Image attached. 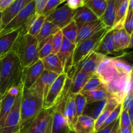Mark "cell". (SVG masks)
<instances>
[{
    "mask_svg": "<svg viewBox=\"0 0 133 133\" xmlns=\"http://www.w3.org/2000/svg\"><path fill=\"white\" fill-rule=\"evenodd\" d=\"M105 28V26L99 19L84 23L78 27V35L75 45L80 42L91 37L97 32Z\"/></svg>",
    "mask_w": 133,
    "mask_h": 133,
    "instance_id": "ac0fdd59",
    "label": "cell"
},
{
    "mask_svg": "<svg viewBox=\"0 0 133 133\" xmlns=\"http://www.w3.org/2000/svg\"><path fill=\"white\" fill-rule=\"evenodd\" d=\"M133 10H128L123 25V29L129 35H132Z\"/></svg>",
    "mask_w": 133,
    "mask_h": 133,
    "instance_id": "7bdbcfd3",
    "label": "cell"
},
{
    "mask_svg": "<svg viewBox=\"0 0 133 133\" xmlns=\"http://www.w3.org/2000/svg\"><path fill=\"white\" fill-rule=\"evenodd\" d=\"M75 133H95V119L85 115H81L77 119L73 127Z\"/></svg>",
    "mask_w": 133,
    "mask_h": 133,
    "instance_id": "d4e9b609",
    "label": "cell"
},
{
    "mask_svg": "<svg viewBox=\"0 0 133 133\" xmlns=\"http://www.w3.org/2000/svg\"><path fill=\"white\" fill-rule=\"evenodd\" d=\"M52 110L43 109L19 133H51Z\"/></svg>",
    "mask_w": 133,
    "mask_h": 133,
    "instance_id": "ba28073f",
    "label": "cell"
},
{
    "mask_svg": "<svg viewBox=\"0 0 133 133\" xmlns=\"http://www.w3.org/2000/svg\"><path fill=\"white\" fill-rule=\"evenodd\" d=\"M75 46V44L63 38L62 45L57 54L63 65L64 72L66 74L69 72L72 67V56Z\"/></svg>",
    "mask_w": 133,
    "mask_h": 133,
    "instance_id": "e0dca14e",
    "label": "cell"
},
{
    "mask_svg": "<svg viewBox=\"0 0 133 133\" xmlns=\"http://www.w3.org/2000/svg\"><path fill=\"white\" fill-rule=\"evenodd\" d=\"M64 116L66 118V120L68 122L71 129L73 130V127L76 122L77 118L76 116L75 96L70 95L68 92L64 110Z\"/></svg>",
    "mask_w": 133,
    "mask_h": 133,
    "instance_id": "f1b7e54d",
    "label": "cell"
},
{
    "mask_svg": "<svg viewBox=\"0 0 133 133\" xmlns=\"http://www.w3.org/2000/svg\"><path fill=\"white\" fill-rule=\"evenodd\" d=\"M112 62L117 70L121 74H129L132 73V65L129 64L124 60L122 59L121 57H112Z\"/></svg>",
    "mask_w": 133,
    "mask_h": 133,
    "instance_id": "74e56055",
    "label": "cell"
},
{
    "mask_svg": "<svg viewBox=\"0 0 133 133\" xmlns=\"http://www.w3.org/2000/svg\"><path fill=\"white\" fill-rule=\"evenodd\" d=\"M35 15V1H32L26 5L5 27L3 28L0 32V36L21 27L27 28L30 22Z\"/></svg>",
    "mask_w": 133,
    "mask_h": 133,
    "instance_id": "8992f818",
    "label": "cell"
},
{
    "mask_svg": "<svg viewBox=\"0 0 133 133\" xmlns=\"http://www.w3.org/2000/svg\"><path fill=\"white\" fill-rule=\"evenodd\" d=\"M116 0H107V6L102 16L99 18L107 29H112L116 18Z\"/></svg>",
    "mask_w": 133,
    "mask_h": 133,
    "instance_id": "f546056e",
    "label": "cell"
},
{
    "mask_svg": "<svg viewBox=\"0 0 133 133\" xmlns=\"http://www.w3.org/2000/svg\"><path fill=\"white\" fill-rule=\"evenodd\" d=\"M23 84L19 87H11L2 96L0 105V132L3 127L6 118L10 112L15 99Z\"/></svg>",
    "mask_w": 133,
    "mask_h": 133,
    "instance_id": "8fae6325",
    "label": "cell"
},
{
    "mask_svg": "<svg viewBox=\"0 0 133 133\" xmlns=\"http://www.w3.org/2000/svg\"><path fill=\"white\" fill-rule=\"evenodd\" d=\"M61 31L64 38H65L66 40L70 41L72 44H76V40L78 35V27L74 21L72 20L67 25L61 29Z\"/></svg>",
    "mask_w": 133,
    "mask_h": 133,
    "instance_id": "d590c367",
    "label": "cell"
},
{
    "mask_svg": "<svg viewBox=\"0 0 133 133\" xmlns=\"http://www.w3.org/2000/svg\"><path fill=\"white\" fill-rule=\"evenodd\" d=\"M45 21V16L43 14L39 16L35 15L27 27V33L33 37H36L40 32Z\"/></svg>",
    "mask_w": 133,
    "mask_h": 133,
    "instance_id": "e575fe53",
    "label": "cell"
},
{
    "mask_svg": "<svg viewBox=\"0 0 133 133\" xmlns=\"http://www.w3.org/2000/svg\"><path fill=\"white\" fill-rule=\"evenodd\" d=\"M127 112H128V114H129V116L130 119H131V122L132 123V120H133V107L130 108V109H129L128 110H127Z\"/></svg>",
    "mask_w": 133,
    "mask_h": 133,
    "instance_id": "db71d44e",
    "label": "cell"
},
{
    "mask_svg": "<svg viewBox=\"0 0 133 133\" xmlns=\"http://www.w3.org/2000/svg\"><path fill=\"white\" fill-rule=\"evenodd\" d=\"M86 104H87V100L85 96L83 94L79 93L75 95V105L77 118L83 115Z\"/></svg>",
    "mask_w": 133,
    "mask_h": 133,
    "instance_id": "ab89813d",
    "label": "cell"
},
{
    "mask_svg": "<svg viewBox=\"0 0 133 133\" xmlns=\"http://www.w3.org/2000/svg\"><path fill=\"white\" fill-rule=\"evenodd\" d=\"M107 101V99L100 101H96V102L87 103L83 115L91 117L96 120L105 108Z\"/></svg>",
    "mask_w": 133,
    "mask_h": 133,
    "instance_id": "4dcf8cb0",
    "label": "cell"
},
{
    "mask_svg": "<svg viewBox=\"0 0 133 133\" xmlns=\"http://www.w3.org/2000/svg\"><path fill=\"white\" fill-rule=\"evenodd\" d=\"M66 5L71 10H75L85 5V0H66Z\"/></svg>",
    "mask_w": 133,
    "mask_h": 133,
    "instance_id": "bcb514c9",
    "label": "cell"
},
{
    "mask_svg": "<svg viewBox=\"0 0 133 133\" xmlns=\"http://www.w3.org/2000/svg\"><path fill=\"white\" fill-rule=\"evenodd\" d=\"M23 85L15 99L10 112L6 118L0 133H19L20 132V104Z\"/></svg>",
    "mask_w": 133,
    "mask_h": 133,
    "instance_id": "9c48e42d",
    "label": "cell"
},
{
    "mask_svg": "<svg viewBox=\"0 0 133 133\" xmlns=\"http://www.w3.org/2000/svg\"><path fill=\"white\" fill-rule=\"evenodd\" d=\"M104 85L110 96L122 103L126 95L132 93V73L120 75Z\"/></svg>",
    "mask_w": 133,
    "mask_h": 133,
    "instance_id": "5b68a950",
    "label": "cell"
},
{
    "mask_svg": "<svg viewBox=\"0 0 133 133\" xmlns=\"http://www.w3.org/2000/svg\"><path fill=\"white\" fill-rule=\"evenodd\" d=\"M86 97L87 103L96 102L102 100L107 99L110 96L108 92L106 87L103 84L95 88L93 90H91L87 93L84 94Z\"/></svg>",
    "mask_w": 133,
    "mask_h": 133,
    "instance_id": "1f68e13d",
    "label": "cell"
},
{
    "mask_svg": "<svg viewBox=\"0 0 133 133\" xmlns=\"http://www.w3.org/2000/svg\"><path fill=\"white\" fill-rule=\"evenodd\" d=\"M108 31L109 29H103L91 37L85 39L77 44L72 56V67L67 74L68 76L70 77L74 76L77 65L90 53L96 50L100 40Z\"/></svg>",
    "mask_w": 133,
    "mask_h": 133,
    "instance_id": "277c9868",
    "label": "cell"
},
{
    "mask_svg": "<svg viewBox=\"0 0 133 133\" xmlns=\"http://www.w3.org/2000/svg\"><path fill=\"white\" fill-rule=\"evenodd\" d=\"M48 0H34L35 5V14L42 15Z\"/></svg>",
    "mask_w": 133,
    "mask_h": 133,
    "instance_id": "7dc6e473",
    "label": "cell"
},
{
    "mask_svg": "<svg viewBox=\"0 0 133 133\" xmlns=\"http://www.w3.org/2000/svg\"><path fill=\"white\" fill-rule=\"evenodd\" d=\"M128 10H133V0H129Z\"/></svg>",
    "mask_w": 133,
    "mask_h": 133,
    "instance_id": "11a10c76",
    "label": "cell"
},
{
    "mask_svg": "<svg viewBox=\"0 0 133 133\" xmlns=\"http://www.w3.org/2000/svg\"><path fill=\"white\" fill-rule=\"evenodd\" d=\"M2 30V22H1V12H0V32Z\"/></svg>",
    "mask_w": 133,
    "mask_h": 133,
    "instance_id": "9f6ffc18",
    "label": "cell"
},
{
    "mask_svg": "<svg viewBox=\"0 0 133 133\" xmlns=\"http://www.w3.org/2000/svg\"><path fill=\"white\" fill-rule=\"evenodd\" d=\"M114 51L119 53L129 48H132V35H129L123 29L114 30Z\"/></svg>",
    "mask_w": 133,
    "mask_h": 133,
    "instance_id": "ffe728a7",
    "label": "cell"
},
{
    "mask_svg": "<svg viewBox=\"0 0 133 133\" xmlns=\"http://www.w3.org/2000/svg\"><path fill=\"white\" fill-rule=\"evenodd\" d=\"M119 103H120L118 102V100L112 96H110L108 97L105 108L101 112L100 115L99 116L98 118L95 120V131H97L99 129H100V128L102 127L107 118L109 117L112 111L115 109L116 107Z\"/></svg>",
    "mask_w": 133,
    "mask_h": 133,
    "instance_id": "83f0119b",
    "label": "cell"
},
{
    "mask_svg": "<svg viewBox=\"0 0 133 133\" xmlns=\"http://www.w3.org/2000/svg\"><path fill=\"white\" fill-rule=\"evenodd\" d=\"M67 78V74L64 73L58 75L51 86L44 99L43 109H52L58 103L64 93Z\"/></svg>",
    "mask_w": 133,
    "mask_h": 133,
    "instance_id": "52a82bcc",
    "label": "cell"
},
{
    "mask_svg": "<svg viewBox=\"0 0 133 133\" xmlns=\"http://www.w3.org/2000/svg\"><path fill=\"white\" fill-rule=\"evenodd\" d=\"M115 122H113V123H111L110 124L108 125H107L106 127H103V128L100 129H99L98 131H96L95 133H110L111 132L112 130L113 127H114Z\"/></svg>",
    "mask_w": 133,
    "mask_h": 133,
    "instance_id": "f907efd6",
    "label": "cell"
},
{
    "mask_svg": "<svg viewBox=\"0 0 133 133\" xmlns=\"http://www.w3.org/2000/svg\"><path fill=\"white\" fill-rule=\"evenodd\" d=\"M85 5L99 19L107 6V0H85Z\"/></svg>",
    "mask_w": 133,
    "mask_h": 133,
    "instance_id": "836d02e7",
    "label": "cell"
},
{
    "mask_svg": "<svg viewBox=\"0 0 133 133\" xmlns=\"http://www.w3.org/2000/svg\"><path fill=\"white\" fill-rule=\"evenodd\" d=\"M51 110V133H69L71 129L66 118L59 112Z\"/></svg>",
    "mask_w": 133,
    "mask_h": 133,
    "instance_id": "cb8c5ba5",
    "label": "cell"
},
{
    "mask_svg": "<svg viewBox=\"0 0 133 133\" xmlns=\"http://www.w3.org/2000/svg\"><path fill=\"white\" fill-rule=\"evenodd\" d=\"M69 133H75V131H74V130H71V131L69 132Z\"/></svg>",
    "mask_w": 133,
    "mask_h": 133,
    "instance_id": "91938a15",
    "label": "cell"
},
{
    "mask_svg": "<svg viewBox=\"0 0 133 133\" xmlns=\"http://www.w3.org/2000/svg\"><path fill=\"white\" fill-rule=\"evenodd\" d=\"M44 70V66L41 60H38L29 67L23 69L22 79L23 89L31 88L40 77Z\"/></svg>",
    "mask_w": 133,
    "mask_h": 133,
    "instance_id": "2e32d148",
    "label": "cell"
},
{
    "mask_svg": "<svg viewBox=\"0 0 133 133\" xmlns=\"http://www.w3.org/2000/svg\"><path fill=\"white\" fill-rule=\"evenodd\" d=\"M23 68L14 51L6 54L1 60L0 94L3 95L11 87L22 84Z\"/></svg>",
    "mask_w": 133,
    "mask_h": 133,
    "instance_id": "6da1fadb",
    "label": "cell"
},
{
    "mask_svg": "<svg viewBox=\"0 0 133 133\" xmlns=\"http://www.w3.org/2000/svg\"><path fill=\"white\" fill-rule=\"evenodd\" d=\"M114 32V29L109 30L104 35L102 39L100 40L94 51L105 56L118 53L114 51V39H113Z\"/></svg>",
    "mask_w": 133,
    "mask_h": 133,
    "instance_id": "44dd1931",
    "label": "cell"
},
{
    "mask_svg": "<svg viewBox=\"0 0 133 133\" xmlns=\"http://www.w3.org/2000/svg\"><path fill=\"white\" fill-rule=\"evenodd\" d=\"M116 18L112 29H123L124 21L128 11L129 0H116Z\"/></svg>",
    "mask_w": 133,
    "mask_h": 133,
    "instance_id": "603a6c76",
    "label": "cell"
},
{
    "mask_svg": "<svg viewBox=\"0 0 133 133\" xmlns=\"http://www.w3.org/2000/svg\"><path fill=\"white\" fill-rule=\"evenodd\" d=\"M41 61L45 71L55 73L57 75L64 73L63 65L57 55L51 53Z\"/></svg>",
    "mask_w": 133,
    "mask_h": 133,
    "instance_id": "4316f807",
    "label": "cell"
},
{
    "mask_svg": "<svg viewBox=\"0 0 133 133\" xmlns=\"http://www.w3.org/2000/svg\"><path fill=\"white\" fill-rule=\"evenodd\" d=\"M119 127H132V123L130 119L128 112L122 109L119 117Z\"/></svg>",
    "mask_w": 133,
    "mask_h": 133,
    "instance_id": "f6af8a7d",
    "label": "cell"
},
{
    "mask_svg": "<svg viewBox=\"0 0 133 133\" xmlns=\"http://www.w3.org/2000/svg\"><path fill=\"white\" fill-rule=\"evenodd\" d=\"M103 84V83L102 81L100 79L99 77L97 74H95L92 77H90L88 79V81L87 82L83 88V89L81 90L80 93L84 94L87 93V92H90V91L93 90L95 88H97V87H99V86H101Z\"/></svg>",
    "mask_w": 133,
    "mask_h": 133,
    "instance_id": "f35d334b",
    "label": "cell"
},
{
    "mask_svg": "<svg viewBox=\"0 0 133 133\" xmlns=\"http://www.w3.org/2000/svg\"><path fill=\"white\" fill-rule=\"evenodd\" d=\"M108 56L103 55L96 51L92 52L77 65L74 75L79 71H83L88 74L94 75L99 65Z\"/></svg>",
    "mask_w": 133,
    "mask_h": 133,
    "instance_id": "4fadbf2b",
    "label": "cell"
},
{
    "mask_svg": "<svg viewBox=\"0 0 133 133\" xmlns=\"http://www.w3.org/2000/svg\"><path fill=\"white\" fill-rule=\"evenodd\" d=\"M98 19L94 13L84 5L75 10L72 20L76 23L77 27H79L87 22H92Z\"/></svg>",
    "mask_w": 133,
    "mask_h": 133,
    "instance_id": "484cf974",
    "label": "cell"
},
{
    "mask_svg": "<svg viewBox=\"0 0 133 133\" xmlns=\"http://www.w3.org/2000/svg\"><path fill=\"white\" fill-rule=\"evenodd\" d=\"M1 60H2V58H0V78H1Z\"/></svg>",
    "mask_w": 133,
    "mask_h": 133,
    "instance_id": "6f0895ef",
    "label": "cell"
},
{
    "mask_svg": "<svg viewBox=\"0 0 133 133\" xmlns=\"http://www.w3.org/2000/svg\"><path fill=\"white\" fill-rule=\"evenodd\" d=\"M38 42L35 37L23 32L16 43L13 51L19 58L23 69L29 67L38 61Z\"/></svg>",
    "mask_w": 133,
    "mask_h": 133,
    "instance_id": "3957f363",
    "label": "cell"
},
{
    "mask_svg": "<svg viewBox=\"0 0 133 133\" xmlns=\"http://www.w3.org/2000/svg\"><path fill=\"white\" fill-rule=\"evenodd\" d=\"M112 57H107L99 65L96 74H97L102 81L103 84H107L119 76L121 74L116 69L112 62Z\"/></svg>",
    "mask_w": 133,
    "mask_h": 133,
    "instance_id": "9a60e30c",
    "label": "cell"
},
{
    "mask_svg": "<svg viewBox=\"0 0 133 133\" xmlns=\"http://www.w3.org/2000/svg\"><path fill=\"white\" fill-rule=\"evenodd\" d=\"M25 32H27V28L21 27L0 36V58H3L13 50L19 36Z\"/></svg>",
    "mask_w": 133,
    "mask_h": 133,
    "instance_id": "5bb4252c",
    "label": "cell"
},
{
    "mask_svg": "<svg viewBox=\"0 0 133 133\" xmlns=\"http://www.w3.org/2000/svg\"><path fill=\"white\" fill-rule=\"evenodd\" d=\"M122 104V109L124 110H128L131 107H133L132 93L126 95L123 98Z\"/></svg>",
    "mask_w": 133,
    "mask_h": 133,
    "instance_id": "c3c4849f",
    "label": "cell"
},
{
    "mask_svg": "<svg viewBox=\"0 0 133 133\" xmlns=\"http://www.w3.org/2000/svg\"><path fill=\"white\" fill-rule=\"evenodd\" d=\"M43 104L42 97L30 89L23 88L20 104V132L43 110Z\"/></svg>",
    "mask_w": 133,
    "mask_h": 133,
    "instance_id": "7a4b0ae2",
    "label": "cell"
},
{
    "mask_svg": "<svg viewBox=\"0 0 133 133\" xmlns=\"http://www.w3.org/2000/svg\"><path fill=\"white\" fill-rule=\"evenodd\" d=\"M122 103L118 104L116 107H115V109L112 111V112L110 113V115L109 116L107 119L105 120V122H104L103 125H102V127L100 129L103 128V127H106L108 125L110 124L111 123H113V122H115L117 119L119 117V115H120L121 111H122Z\"/></svg>",
    "mask_w": 133,
    "mask_h": 133,
    "instance_id": "b9f144b4",
    "label": "cell"
},
{
    "mask_svg": "<svg viewBox=\"0 0 133 133\" xmlns=\"http://www.w3.org/2000/svg\"><path fill=\"white\" fill-rule=\"evenodd\" d=\"M34 0H15L7 9L1 13L2 29L25 6Z\"/></svg>",
    "mask_w": 133,
    "mask_h": 133,
    "instance_id": "d6986e66",
    "label": "cell"
},
{
    "mask_svg": "<svg viewBox=\"0 0 133 133\" xmlns=\"http://www.w3.org/2000/svg\"><path fill=\"white\" fill-rule=\"evenodd\" d=\"M64 2V1H62V0H48L44 9L42 14L46 16L49 13L57 9V6H59L61 4Z\"/></svg>",
    "mask_w": 133,
    "mask_h": 133,
    "instance_id": "ee69618b",
    "label": "cell"
},
{
    "mask_svg": "<svg viewBox=\"0 0 133 133\" xmlns=\"http://www.w3.org/2000/svg\"><path fill=\"white\" fill-rule=\"evenodd\" d=\"M119 118L116 120L115 123H114V125L113 127L112 130L111 132L110 133H118V129H119Z\"/></svg>",
    "mask_w": 133,
    "mask_h": 133,
    "instance_id": "f5cc1de1",
    "label": "cell"
},
{
    "mask_svg": "<svg viewBox=\"0 0 133 133\" xmlns=\"http://www.w3.org/2000/svg\"><path fill=\"white\" fill-rule=\"evenodd\" d=\"M62 1H64L65 2V1H66V0H62Z\"/></svg>",
    "mask_w": 133,
    "mask_h": 133,
    "instance_id": "94428289",
    "label": "cell"
},
{
    "mask_svg": "<svg viewBox=\"0 0 133 133\" xmlns=\"http://www.w3.org/2000/svg\"><path fill=\"white\" fill-rule=\"evenodd\" d=\"M60 30H61L60 29L56 27L53 23L45 20L43 24L42 27L41 29H40V32L35 38L37 40L38 42L39 43L49 38V36L54 35Z\"/></svg>",
    "mask_w": 133,
    "mask_h": 133,
    "instance_id": "d6a6232c",
    "label": "cell"
},
{
    "mask_svg": "<svg viewBox=\"0 0 133 133\" xmlns=\"http://www.w3.org/2000/svg\"><path fill=\"white\" fill-rule=\"evenodd\" d=\"M118 133H132V127H119Z\"/></svg>",
    "mask_w": 133,
    "mask_h": 133,
    "instance_id": "816d5d0a",
    "label": "cell"
},
{
    "mask_svg": "<svg viewBox=\"0 0 133 133\" xmlns=\"http://www.w3.org/2000/svg\"><path fill=\"white\" fill-rule=\"evenodd\" d=\"M93 75L92 74H88L83 71H79V72L75 74L71 78V84L68 93L72 96H75L80 93L88 79L92 77Z\"/></svg>",
    "mask_w": 133,
    "mask_h": 133,
    "instance_id": "7402d4cb",
    "label": "cell"
},
{
    "mask_svg": "<svg viewBox=\"0 0 133 133\" xmlns=\"http://www.w3.org/2000/svg\"><path fill=\"white\" fill-rule=\"evenodd\" d=\"M63 35L61 31H58L52 37V54L57 55L61 49L63 42Z\"/></svg>",
    "mask_w": 133,
    "mask_h": 133,
    "instance_id": "60d3db41",
    "label": "cell"
},
{
    "mask_svg": "<svg viewBox=\"0 0 133 133\" xmlns=\"http://www.w3.org/2000/svg\"><path fill=\"white\" fill-rule=\"evenodd\" d=\"M1 98H2V95L0 94V105H1Z\"/></svg>",
    "mask_w": 133,
    "mask_h": 133,
    "instance_id": "680465c9",
    "label": "cell"
},
{
    "mask_svg": "<svg viewBox=\"0 0 133 133\" xmlns=\"http://www.w3.org/2000/svg\"><path fill=\"white\" fill-rule=\"evenodd\" d=\"M58 75L55 73L44 70L40 77L37 79L30 89L44 100L48 90Z\"/></svg>",
    "mask_w": 133,
    "mask_h": 133,
    "instance_id": "7c38bea8",
    "label": "cell"
},
{
    "mask_svg": "<svg viewBox=\"0 0 133 133\" xmlns=\"http://www.w3.org/2000/svg\"><path fill=\"white\" fill-rule=\"evenodd\" d=\"M53 36H49V38L40 42L38 44V57L39 60H42L47 56L51 54Z\"/></svg>",
    "mask_w": 133,
    "mask_h": 133,
    "instance_id": "8d00e7d4",
    "label": "cell"
},
{
    "mask_svg": "<svg viewBox=\"0 0 133 133\" xmlns=\"http://www.w3.org/2000/svg\"><path fill=\"white\" fill-rule=\"evenodd\" d=\"M75 10H71L66 5L56 9L45 16V20L51 22L61 29L72 21Z\"/></svg>",
    "mask_w": 133,
    "mask_h": 133,
    "instance_id": "30bf717a",
    "label": "cell"
},
{
    "mask_svg": "<svg viewBox=\"0 0 133 133\" xmlns=\"http://www.w3.org/2000/svg\"><path fill=\"white\" fill-rule=\"evenodd\" d=\"M15 0H0V12L2 13Z\"/></svg>",
    "mask_w": 133,
    "mask_h": 133,
    "instance_id": "681fc988",
    "label": "cell"
}]
</instances>
